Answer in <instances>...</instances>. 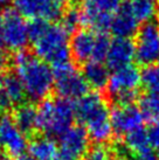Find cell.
I'll return each instance as SVG.
<instances>
[{
  "instance_id": "2",
  "label": "cell",
  "mask_w": 159,
  "mask_h": 160,
  "mask_svg": "<svg viewBox=\"0 0 159 160\" xmlns=\"http://www.w3.org/2000/svg\"><path fill=\"white\" fill-rule=\"evenodd\" d=\"M15 75L21 81L26 96L33 101H44L54 87L53 69L36 55L21 50L14 55Z\"/></svg>"
},
{
  "instance_id": "21",
  "label": "cell",
  "mask_w": 159,
  "mask_h": 160,
  "mask_svg": "<svg viewBox=\"0 0 159 160\" xmlns=\"http://www.w3.org/2000/svg\"><path fill=\"white\" fill-rule=\"evenodd\" d=\"M128 2L139 23L151 21L157 12L156 0H128Z\"/></svg>"
},
{
  "instance_id": "14",
  "label": "cell",
  "mask_w": 159,
  "mask_h": 160,
  "mask_svg": "<svg viewBox=\"0 0 159 160\" xmlns=\"http://www.w3.org/2000/svg\"><path fill=\"white\" fill-rule=\"evenodd\" d=\"M135 58V45L131 39L115 38L111 40L110 47L105 58V66L109 70H117L119 68L131 64Z\"/></svg>"
},
{
  "instance_id": "9",
  "label": "cell",
  "mask_w": 159,
  "mask_h": 160,
  "mask_svg": "<svg viewBox=\"0 0 159 160\" xmlns=\"http://www.w3.org/2000/svg\"><path fill=\"white\" fill-rule=\"evenodd\" d=\"M89 151V137L81 126H71L60 137L58 145V160H82Z\"/></svg>"
},
{
  "instance_id": "37",
  "label": "cell",
  "mask_w": 159,
  "mask_h": 160,
  "mask_svg": "<svg viewBox=\"0 0 159 160\" xmlns=\"http://www.w3.org/2000/svg\"><path fill=\"white\" fill-rule=\"evenodd\" d=\"M158 160H159V157H158Z\"/></svg>"
},
{
  "instance_id": "36",
  "label": "cell",
  "mask_w": 159,
  "mask_h": 160,
  "mask_svg": "<svg viewBox=\"0 0 159 160\" xmlns=\"http://www.w3.org/2000/svg\"><path fill=\"white\" fill-rule=\"evenodd\" d=\"M157 12H158V15H159V0L158 2H157Z\"/></svg>"
},
{
  "instance_id": "27",
  "label": "cell",
  "mask_w": 159,
  "mask_h": 160,
  "mask_svg": "<svg viewBox=\"0 0 159 160\" xmlns=\"http://www.w3.org/2000/svg\"><path fill=\"white\" fill-rule=\"evenodd\" d=\"M147 136H149L150 146L159 150V118L151 122L150 128L147 130Z\"/></svg>"
},
{
  "instance_id": "3",
  "label": "cell",
  "mask_w": 159,
  "mask_h": 160,
  "mask_svg": "<svg viewBox=\"0 0 159 160\" xmlns=\"http://www.w3.org/2000/svg\"><path fill=\"white\" fill-rule=\"evenodd\" d=\"M75 105V118L80 122L89 139L97 144L110 140L112 128L110 122V111L106 102L98 92H88L77 99Z\"/></svg>"
},
{
  "instance_id": "5",
  "label": "cell",
  "mask_w": 159,
  "mask_h": 160,
  "mask_svg": "<svg viewBox=\"0 0 159 160\" xmlns=\"http://www.w3.org/2000/svg\"><path fill=\"white\" fill-rule=\"evenodd\" d=\"M139 87L141 71L136 66L129 64L111 72L105 89L116 105H129L137 99Z\"/></svg>"
},
{
  "instance_id": "20",
  "label": "cell",
  "mask_w": 159,
  "mask_h": 160,
  "mask_svg": "<svg viewBox=\"0 0 159 160\" xmlns=\"http://www.w3.org/2000/svg\"><path fill=\"white\" fill-rule=\"evenodd\" d=\"M3 84L11 105H20L25 103L23 101L26 97V91L23 89L21 81L15 74L3 75Z\"/></svg>"
},
{
  "instance_id": "34",
  "label": "cell",
  "mask_w": 159,
  "mask_h": 160,
  "mask_svg": "<svg viewBox=\"0 0 159 160\" xmlns=\"http://www.w3.org/2000/svg\"><path fill=\"white\" fill-rule=\"evenodd\" d=\"M9 1H12V0H0V7H1V6H5V5H7Z\"/></svg>"
},
{
  "instance_id": "33",
  "label": "cell",
  "mask_w": 159,
  "mask_h": 160,
  "mask_svg": "<svg viewBox=\"0 0 159 160\" xmlns=\"http://www.w3.org/2000/svg\"><path fill=\"white\" fill-rule=\"evenodd\" d=\"M0 160H8V157L5 154L4 152L0 151Z\"/></svg>"
},
{
  "instance_id": "11",
  "label": "cell",
  "mask_w": 159,
  "mask_h": 160,
  "mask_svg": "<svg viewBox=\"0 0 159 160\" xmlns=\"http://www.w3.org/2000/svg\"><path fill=\"white\" fill-rule=\"evenodd\" d=\"M28 147L27 137L19 130L11 116L0 115V148L7 157L23 156Z\"/></svg>"
},
{
  "instance_id": "22",
  "label": "cell",
  "mask_w": 159,
  "mask_h": 160,
  "mask_svg": "<svg viewBox=\"0 0 159 160\" xmlns=\"http://www.w3.org/2000/svg\"><path fill=\"white\" fill-rule=\"evenodd\" d=\"M124 145H125V148L132 152L133 154L150 148L151 146L150 142H149L147 131L141 128V129L130 132L124 138Z\"/></svg>"
},
{
  "instance_id": "1",
  "label": "cell",
  "mask_w": 159,
  "mask_h": 160,
  "mask_svg": "<svg viewBox=\"0 0 159 160\" xmlns=\"http://www.w3.org/2000/svg\"><path fill=\"white\" fill-rule=\"evenodd\" d=\"M68 34L61 25L54 22L33 20L28 23V36L34 53L52 67L70 62Z\"/></svg>"
},
{
  "instance_id": "15",
  "label": "cell",
  "mask_w": 159,
  "mask_h": 160,
  "mask_svg": "<svg viewBox=\"0 0 159 160\" xmlns=\"http://www.w3.org/2000/svg\"><path fill=\"white\" fill-rule=\"evenodd\" d=\"M138 29H139V21L132 13L131 7L126 0L114 13L112 18H111L109 31H111V33L116 38L130 39L131 36L137 33Z\"/></svg>"
},
{
  "instance_id": "31",
  "label": "cell",
  "mask_w": 159,
  "mask_h": 160,
  "mask_svg": "<svg viewBox=\"0 0 159 160\" xmlns=\"http://www.w3.org/2000/svg\"><path fill=\"white\" fill-rule=\"evenodd\" d=\"M4 48V41H3V13L0 12V53Z\"/></svg>"
},
{
  "instance_id": "16",
  "label": "cell",
  "mask_w": 159,
  "mask_h": 160,
  "mask_svg": "<svg viewBox=\"0 0 159 160\" xmlns=\"http://www.w3.org/2000/svg\"><path fill=\"white\" fill-rule=\"evenodd\" d=\"M13 120L19 130L26 137L33 136L39 130L38 120V108L28 103H22L17 107L13 113Z\"/></svg>"
},
{
  "instance_id": "8",
  "label": "cell",
  "mask_w": 159,
  "mask_h": 160,
  "mask_svg": "<svg viewBox=\"0 0 159 160\" xmlns=\"http://www.w3.org/2000/svg\"><path fill=\"white\" fill-rule=\"evenodd\" d=\"M3 41L12 52H21L29 41L28 23L14 9H7L3 14Z\"/></svg>"
},
{
  "instance_id": "7",
  "label": "cell",
  "mask_w": 159,
  "mask_h": 160,
  "mask_svg": "<svg viewBox=\"0 0 159 160\" xmlns=\"http://www.w3.org/2000/svg\"><path fill=\"white\" fill-rule=\"evenodd\" d=\"M135 58L141 66L159 63V23L149 21L136 33Z\"/></svg>"
},
{
  "instance_id": "6",
  "label": "cell",
  "mask_w": 159,
  "mask_h": 160,
  "mask_svg": "<svg viewBox=\"0 0 159 160\" xmlns=\"http://www.w3.org/2000/svg\"><path fill=\"white\" fill-rule=\"evenodd\" d=\"M52 69L54 75V87L59 93V97L73 102L88 93V83L71 62L59 64Z\"/></svg>"
},
{
  "instance_id": "30",
  "label": "cell",
  "mask_w": 159,
  "mask_h": 160,
  "mask_svg": "<svg viewBox=\"0 0 159 160\" xmlns=\"http://www.w3.org/2000/svg\"><path fill=\"white\" fill-rule=\"evenodd\" d=\"M9 63V58H7V55H5L4 52L0 53V71H3L4 69L7 68Z\"/></svg>"
},
{
  "instance_id": "12",
  "label": "cell",
  "mask_w": 159,
  "mask_h": 160,
  "mask_svg": "<svg viewBox=\"0 0 159 160\" xmlns=\"http://www.w3.org/2000/svg\"><path fill=\"white\" fill-rule=\"evenodd\" d=\"M144 116L141 109L135 104L115 105L110 111V122L112 132L117 136H126L135 130L143 128Z\"/></svg>"
},
{
  "instance_id": "32",
  "label": "cell",
  "mask_w": 159,
  "mask_h": 160,
  "mask_svg": "<svg viewBox=\"0 0 159 160\" xmlns=\"http://www.w3.org/2000/svg\"><path fill=\"white\" fill-rule=\"evenodd\" d=\"M14 160H34V159H33V158H31L29 156H21V157L15 158Z\"/></svg>"
},
{
  "instance_id": "35",
  "label": "cell",
  "mask_w": 159,
  "mask_h": 160,
  "mask_svg": "<svg viewBox=\"0 0 159 160\" xmlns=\"http://www.w3.org/2000/svg\"><path fill=\"white\" fill-rule=\"evenodd\" d=\"M55 1H56V2H59V4H63V2H64V0H55Z\"/></svg>"
},
{
  "instance_id": "26",
  "label": "cell",
  "mask_w": 159,
  "mask_h": 160,
  "mask_svg": "<svg viewBox=\"0 0 159 160\" xmlns=\"http://www.w3.org/2000/svg\"><path fill=\"white\" fill-rule=\"evenodd\" d=\"M82 160H111L110 153L104 146L96 145L90 148Z\"/></svg>"
},
{
  "instance_id": "4",
  "label": "cell",
  "mask_w": 159,
  "mask_h": 160,
  "mask_svg": "<svg viewBox=\"0 0 159 160\" xmlns=\"http://www.w3.org/2000/svg\"><path fill=\"white\" fill-rule=\"evenodd\" d=\"M75 105L64 98H46L38 108L39 130L47 137H61L73 126Z\"/></svg>"
},
{
  "instance_id": "13",
  "label": "cell",
  "mask_w": 159,
  "mask_h": 160,
  "mask_svg": "<svg viewBox=\"0 0 159 160\" xmlns=\"http://www.w3.org/2000/svg\"><path fill=\"white\" fill-rule=\"evenodd\" d=\"M97 41V32L82 28L74 33L69 42L70 55L77 63L85 64L93 61L94 50Z\"/></svg>"
},
{
  "instance_id": "10",
  "label": "cell",
  "mask_w": 159,
  "mask_h": 160,
  "mask_svg": "<svg viewBox=\"0 0 159 160\" xmlns=\"http://www.w3.org/2000/svg\"><path fill=\"white\" fill-rule=\"evenodd\" d=\"M14 11L23 19L53 22L61 18L62 5L55 0H13Z\"/></svg>"
},
{
  "instance_id": "19",
  "label": "cell",
  "mask_w": 159,
  "mask_h": 160,
  "mask_svg": "<svg viewBox=\"0 0 159 160\" xmlns=\"http://www.w3.org/2000/svg\"><path fill=\"white\" fill-rule=\"evenodd\" d=\"M123 0H83L81 17L90 15H114Z\"/></svg>"
},
{
  "instance_id": "18",
  "label": "cell",
  "mask_w": 159,
  "mask_h": 160,
  "mask_svg": "<svg viewBox=\"0 0 159 160\" xmlns=\"http://www.w3.org/2000/svg\"><path fill=\"white\" fill-rule=\"evenodd\" d=\"M29 157L34 160H58V145L50 137H35L28 144Z\"/></svg>"
},
{
  "instance_id": "25",
  "label": "cell",
  "mask_w": 159,
  "mask_h": 160,
  "mask_svg": "<svg viewBox=\"0 0 159 160\" xmlns=\"http://www.w3.org/2000/svg\"><path fill=\"white\" fill-rule=\"evenodd\" d=\"M80 25H82L80 8H77L75 6H71L69 8H67L64 12H62L61 26L68 33H75Z\"/></svg>"
},
{
  "instance_id": "24",
  "label": "cell",
  "mask_w": 159,
  "mask_h": 160,
  "mask_svg": "<svg viewBox=\"0 0 159 160\" xmlns=\"http://www.w3.org/2000/svg\"><path fill=\"white\" fill-rule=\"evenodd\" d=\"M141 84L146 92L159 91V63L145 66L141 71Z\"/></svg>"
},
{
  "instance_id": "23",
  "label": "cell",
  "mask_w": 159,
  "mask_h": 160,
  "mask_svg": "<svg viewBox=\"0 0 159 160\" xmlns=\"http://www.w3.org/2000/svg\"><path fill=\"white\" fill-rule=\"evenodd\" d=\"M139 109L145 119L151 122L159 118V91L145 92L139 101Z\"/></svg>"
},
{
  "instance_id": "17",
  "label": "cell",
  "mask_w": 159,
  "mask_h": 160,
  "mask_svg": "<svg viewBox=\"0 0 159 160\" xmlns=\"http://www.w3.org/2000/svg\"><path fill=\"white\" fill-rule=\"evenodd\" d=\"M85 82L89 87L96 90L105 89L110 77V71L103 62H88L84 64L82 71Z\"/></svg>"
},
{
  "instance_id": "28",
  "label": "cell",
  "mask_w": 159,
  "mask_h": 160,
  "mask_svg": "<svg viewBox=\"0 0 159 160\" xmlns=\"http://www.w3.org/2000/svg\"><path fill=\"white\" fill-rule=\"evenodd\" d=\"M11 107L12 105H11L7 96H6L4 84H3V75H0V111L5 112L6 110H8Z\"/></svg>"
},
{
  "instance_id": "29",
  "label": "cell",
  "mask_w": 159,
  "mask_h": 160,
  "mask_svg": "<svg viewBox=\"0 0 159 160\" xmlns=\"http://www.w3.org/2000/svg\"><path fill=\"white\" fill-rule=\"evenodd\" d=\"M132 160H158V156L153 152L152 148H147L145 151L133 154Z\"/></svg>"
}]
</instances>
